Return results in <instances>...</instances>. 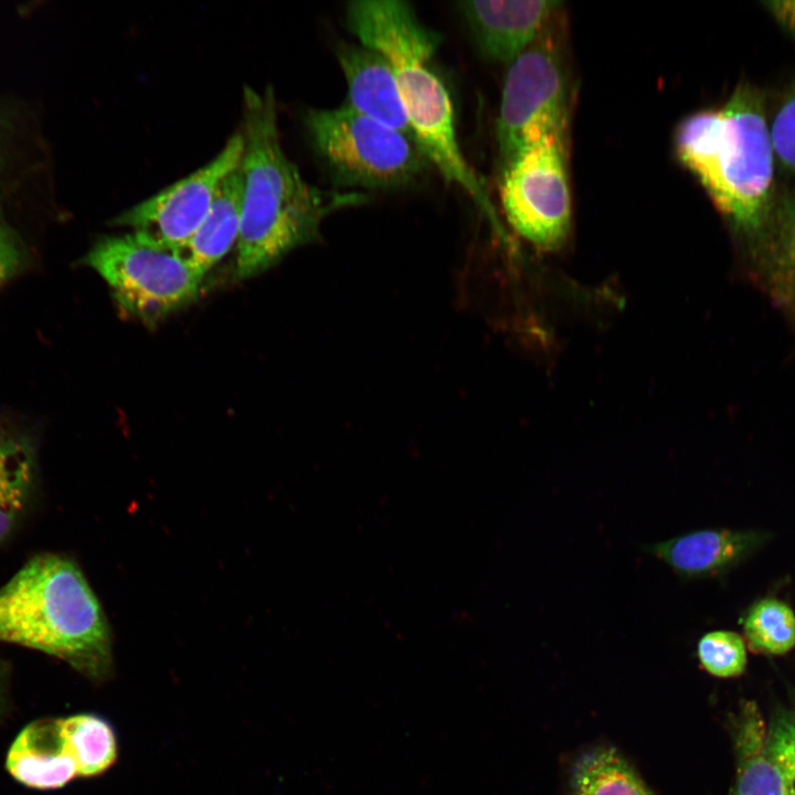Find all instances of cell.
Instances as JSON below:
<instances>
[{
  "mask_svg": "<svg viewBox=\"0 0 795 795\" xmlns=\"http://www.w3.org/2000/svg\"><path fill=\"white\" fill-rule=\"evenodd\" d=\"M305 124L318 156L347 186L399 189L413 183L431 165L412 138L347 104L309 109Z\"/></svg>",
  "mask_w": 795,
  "mask_h": 795,
  "instance_id": "cell-5",
  "label": "cell"
},
{
  "mask_svg": "<svg viewBox=\"0 0 795 795\" xmlns=\"http://www.w3.org/2000/svg\"><path fill=\"white\" fill-rule=\"evenodd\" d=\"M742 624L749 644L756 651L783 655L795 646V614L780 600L766 597L755 602Z\"/></svg>",
  "mask_w": 795,
  "mask_h": 795,
  "instance_id": "cell-18",
  "label": "cell"
},
{
  "mask_svg": "<svg viewBox=\"0 0 795 795\" xmlns=\"http://www.w3.org/2000/svg\"><path fill=\"white\" fill-rule=\"evenodd\" d=\"M771 285L781 303L795 308V203L781 219L771 263Z\"/></svg>",
  "mask_w": 795,
  "mask_h": 795,
  "instance_id": "cell-21",
  "label": "cell"
},
{
  "mask_svg": "<svg viewBox=\"0 0 795 795\" xmlns=\"http://www.w3.org/2000/svg\"><path fill=\"white\" fill-rule=\"evenodd\" d=\"M771 750L777 760L789 795H795V711L775 714L767 725Z\"/></svg>",
  "mask_w": 795,
  "mask_h": 795,
  "instance_id": "cell-22",
  "label": "cell"
},
{
  "mask_svg": "<svg viewBox=\"0 0 795 795\" xmlns=\"http://www.w3.org/2000/svg\"><path fill=\"white\" fill-rule=\"evenodd\" d=\"M675 147L721 213L744 230L765 222L775 155L756 89L742 85L721 107L687 116L677 127Z\"/></svg>",
  "mask_w": 795,
  "mask_h": 795,
  "instance_id": "cell-4",
  "label": "cell"
},
{
  "mask_svg": "<svg viewBox=\"0 0 795 795\" xmlns=\"http://www.w3.org/2000/svg\"><path fill=\"white\" fill-rule=\"evenodd\" d=\"M33 477V460L28 448L0 474V542L25 511Z\"/></svg>",
  "mask_w": 795,
  "mask_h": 795,
  "instance_id": "cell-19",
  "label": "cell"
},
{
  "mask_svg": "<svg viewBox=\"0 0 795 795\" xmlns=\"http://www.w3.org/2000/svg\"><path fill=\"white\" fill-rule=\"evenodd\" d=\"M243 206V180L239 166L221 182L212 204L178 254L199 272L214 266L237 242Z\"/></svg>",
  "mask_w": 795,
  "mask_h": 795,
  "instance_id": "cell-14",
  "label": "cell"
},
{
  "mask_svg": "<svg viewBox=\"0 0 795 795\" xmlns=\"http://www.w3.org/2000/svg\"><path fill=\"white\" fill-rule=\"evenodd\" d=\"M67 750L82 777L98 775L116 757V740L110 725L102 718L80 713L59 718Z\"/></svg>",
  "mask_w": 795,
  "mask_h": 795,
  "instance_id": "cell-17",
  "label": "cell"
},
{
  "mask_svg": "<svg viewBox=\"0 0 795 795\" xmlns=\"http://www.w3.org/2000/svg\"><path fill=\"white\" fill-rule=\"evenodd\" d=\"M6 768L18 783L40 791L61 788L78 776L59 718H40L28 723L8 750Z\"/></svg>",
  "mask_w": 795,
  "mask_h": 795,
  "instance_id": "cell-13",
  "label": "cell"
},
{
  "mask_svg": "<svg viewBox=\"0 0 795 795\" xmlns=\"http://www.w3.org/2000/svg\"><path fill=\"white\" fill-rule=\"evenodd\" d=\"M26 448L17 441L0 437V474Z\"/></svg>",
  "mask_w": 795,
  "mask_h": 795,
  "instance_id": "cell-27",
  "label": "cell"
},
{
  "mask_svg": "<svg viewBox=\"0 0 795 795\" xmlns=\"http://www.w3.org/2000/svg\"><path fill=\"white\" fill-rule=\"evenodd\" d=\"M0 643L42 651L92 680L112 671V635L78 565L56 553L31 558L0 586Z\"/></svg>",
  "mask_w": 795,
  "mask_h": 795,
  "instance_id": "cell-3",
  "label": "cell"
},
{
  "mask_svg": "<svg viewBox=\"0 0 795 795\" xmlns=\"http://www.w3.org/2000/svg\"><path fill=\"white\" fill-rule=\"evenodd\" d=\"M346 15L358 42L390 63L414 139L428 162L491 216L492 202L460 148L451 96L433 68L439 34L401 0H354Z\"/></svg>",
  "mask_w": 795,
  "mask_h": 795,
  "instance_id": "cell-2",
  "label": "cell"
},
{
  "mask_svg": "<svg viewBox=\"0 0 795 795\" xmlns=\"http://www.w3.org/2000/svg\"><path fill=\"white\" fill-rule=\"evenodd\" d=\"M4 136V123L2 121L0 117V162H1V155H2V141Z\"/></svg>",
  "mask_w": 795,
  "mask_h": 795,
  "instance_id": "cell-28",
  "label": "cell"
},
{
  "mask_svg": "<svg viewBox=\"0 0 795 795\" xmlns=\"http://www.w3.org/2000/svg\"><path fill=\"white\" fill-rule=\"evenodd\" d=\"M242 151L243 137L239 131L206 165L125 211L114 223L177 251L200 226L219 186L239 166Z\"/></svg>",
  "mask_w": 795,
  "mask_h": 795,
  "instance_id": "cell-9",
  "label": "cell"
},
{
  "mask_svg": "<svg viewBox=\"0 0 795 795\" xmlns=\"http://www.w3.org/2000/svg\"><path fill=\"white\" fill-rule=\"evenodd\" d=\"M504 213L538 248L561 247L571 230V192L565 137L543 138L504 163L499 184Z\"/></svg>",
  "mask_w": 795,
  "mask_h": 795,
  "instance_id": "cell-8",
  "label": "cell"
},
{
  "mask_svg": "<svg viewBox=\"0 0 795 795\" xmlns=\"http://www.w3.org/2000/svg\"><path fill=\"white\" fill-rule=\"evenodd\" d=\"M24 263V251L15 231L0 206V287L18 274Z\"/></svg>",
  "mask_w": 795,
  "mask_h": 795,
  "instance_id": "cell-24",
  "label": "cell"
},
{
  "mask_svg": "<svg viewBox=\"0 0 795 795\" xmlns=\"http://www.w3.org/2000/svg\"><path fill=\"white\" fill-rule=\"evenodd\" d=\"M697 654L703 669L718 678L742 675L748 662L743 639L731 630L704 634L698 642Z\"/></svg>",
  "mask_w": 795,
  "mask_h": 795,
  "instance_id": "cell-20",
  "label": "cell"
},
{
  "mask_svg": "<svg viewBox=\"0 0 795 795\" xmlns=\"http://www.w3.org/2000/svg\"><path fill=\"white\" fill-rule=\"evenodd\" d=\"M337 57L347 82L346 104L415 141L395 75L386 59L359 42L339 45Z\"/></svg>",
  "mask_w": 795,
  "mask_h": 795,
  "instance_id": "cell-11",
  "label": "cell"
},
{
  "mask_svg": "<svg viewBox=\"0 0 795 795\" xmlns=\"http://www.w3.org/2000/svg\"><path fill=\"white\" fill-rule=\"evenodd\" d=\"M572 795H654L622 754L611 746L581 753L570 770Z\"/></svg>",
  "mask_w": 795,
  "mask_h": 795,
  "instance_id": "cell-16",
  "label": "cell"
},
{
  "mask_svg": "<svg viewBox=\"0 0 795 795\" xmlns=\"http://www.w3.org/2000/svg\"><path fill=\"white\" fill-rule=\"evenodd\" d=\"M550 26L508 65L497 121L504 163L543 138L565 137L568 74Z\"/></svg>",
  "mask_w": 795,
  "mask_h": 795,
  "instance_id": "cell-7",
  "label": "cell"
},
{
  "mask_svg": "<svg viewBox=\"0 0 795 795\" xmlns=\"http://www.w3.org/2000/svg\"><path fill=\"white\" fill-rule=\"evenodd\" d=\"M10 675L9 664L0 659V723L7 718L11 708Z\"/></svg>",
  "mask_w": 795,
  "mask_h": 795,
  "instance_id": "cell-26",
  "label": "cell"
},
{
  "mask_svg": "<svg viewBox=\"0 0 795 795\" xmlns=\"http://www.w3.org/2000/svg\"><path fill=\"white\" fill-rule=\"evenodd\" d=\"M766 536L759 531L703 529L647 545L645 550L683 579L725 572L754 552Z\"/></svg>",
  "mask_w": 795,
  "mask_h": 795,
  "instance_id": "cell-12",
  "label": "cell"
},
{
  "mask_svg": "<svg viewBox=\"0 0 795 795\" xmlns=\"http://www.w3.org/2000/svg\"><path fill=\"white\" fill-rule=\"evenodd\" d=\"M458 6L483 55L509 65L551 24L559 2L464 1Z\"/></svg>",
  "mask_w": 795,
  "mask_h": 795,
  "instance_id": "cell-10",
  "label": "cell"
},
{
  "mask_svg": "<svg viewBox=\"0 0 795 795\" xmlns=\"http://www.w3.org/2000/svg\"><path fill=\"white\" fill-rule=\"evenodd\" d=\"M83 262L105 279L126 314L148 325L195 300L205 275L177 251L135 233L99 240Z\"/></svg>",
  "mask_w": 795,
  "mask_h": 795,
  "instance_id": "cell-6",
  "label": "cell"
},
{
  "mask_svg": "<svg viewBox=\"0 0 795 795\" xmlns=\"http://www.w3.org/2000/svg\"><path fill=\"white\" fill-rule=\"evenodd\" d=\"M734 746V795H789L784 773L768 743L767 727L752 704L745 706L738 717Z\"/></svg>",
  "mask_w": 795,
  "mask_h": 795,
  "instance_id": "cell-15",
  "label": "cell"
},
{
  "mask_svg": "<svg viewBox=\"0 0 795 795\" xmlns=\"http://www.w3.org/2000/svg\"><path fill=\"white\" fill-rule=\"evenodd\" d=\"M770 128L774 155L795 177V86L780 104Z\"/></svg>",
  "mask_w": 795,
  "mask_h": 795,
  "instance_id": "cell-23",
  "label": "cell"
},
{
  "mask_svg": "<svg viewBox=\"0 0 795 795\" xmlns=\"http://www.w3.org/2000/svg\"><path fill=\"white\" fill-rule=\"evenodd\" d=\"M764 6L781 25L795 34V0L766 1Z\"/></svg>",
  "mask_w": 795,
  "mask_h": 795,
  "instance_id": "cell-25",
  "label": "cell"
},
{
  "mask_svg": "<svg viewBox=\"0 0 795 795\" xmlns=\"http://www.w3.org/2000/svg\"><path fill=\"white\" fill-rule=\"evenodd\" d=\"M241 134L243 206L236 276L245 279L316 239L326 216L363 203L364 195L322 190L304 179L283 149L272 88L263 93L244 88Z\"/></svg>",
  "mask_w": 795,
  "mask_h": 795,
  "instance_id": "cell-1",
  "label": "cell"
}]
</instances>
